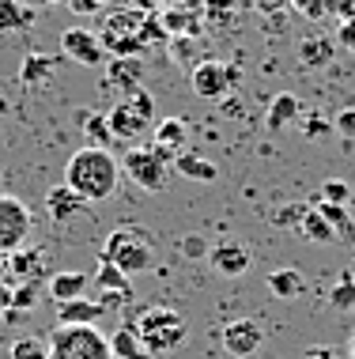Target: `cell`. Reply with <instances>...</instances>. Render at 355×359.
<instances>
[{
    "mask_svg": "<svg viewBox=\"0 0 355 359\" xmlns=\"http://www.w3.org/2000/svg\"><path fill=\"white\" fill-rule=\"evenodd\" d=\"M299 114H302V102L295 99V95H276L272 102H268V114H265V125H268V133H284L287 125H295L299 121Z\"/></svg>",
    "mask_w": 355,
    "mask_h": 359,
    "instance_id": "21",
    "label": "cell"
},
{
    "mask_svg": "<svg viewBox=\"0 0 355 359\" xmlns=\"http://www.w3.org/2000/svg\"><path fill=\"white\" fill-rule=\"evenodd\" d=\"M50 359H113L110 337L99 325H57L50 337Z\"/></svg>",
    "mask_w": 355,
    "mask_h": 359,
    "instance_id": "4",
    "label": "cell"
},
{
    "mask_svg": "<svg viewBox=\"0 0 355 359\" xmlns=\"http://www.w3.org/2000/svg\"><path fill=\"white\" fill-rule=\"evenodd\" d=\"M83 133H88V148H106V144L113 140L110 125H106V114H88V118H83Z\"/></svg>",
    "mask_w": 355,
    "mask_h": 359,
    "instance_id": "30",
    "label": "cell"
},
{
    "mask_svg": "<svg viewBox=\"0 0 355 359\" xmlns=\"http://www.w3.org/2000/svg\"><path fill=\"white\" fill-rule=\"evenodd\" d=\"M46 212H50V219L57 223V227H72V223H80L83 216H88V201L76 197V193L64 186H53L50 193H46Z\"/></svg>",
    "mask_w": 355,
    "mask_h": 359,
    "instance_id": "11",
    "label": "cell"
},
{
    "mask_svg": "<svg viewBox=\"0 0 355 359\" xmlns=\"http://www.w3.org/2000/svg\"><path fill=\"white\" fill-rule=\"evenodd\" d=\"M321 205H340V208H348V201H351V186L348 182H340V178H325L321 182Z\"/></svg>",
    "mask_w": 355,
    "mask_h": 359,
    "instance_id": "31",
    "label": "cell"
},
{
    "mask_svg": "<svg viewBox=\"0 0 355 359\" xmlns=\"http://www.w3.org/2000/svg\"><path fill=\"white\" fill-rule=\"evenodd\" d=\"M132 333L140 337L144 352H148L151 359H162L170 352H178L181 344H186L189 337V322L186 314L174 306H144L137 314V322H129Z\"/></svg>",
    "mask_w": 355,
    "mask_h": 359,
    "instance_id": "2",
    "label": "cell"
},
{
    "mask_svg": "<svg viewBox=\"0 0 355 359\" xmlns=\"http://www.w3.org/2000/svg\"><path fill=\"white\" fill-rule=\"evenodd\" d=\"M99 318H106L99 299H72L57 306V325H99Z\"/></svg>",
    "mask_w": 355,
    "mask_h": 359,
    "instance_id": "20",
    "label": "cell"
},
{
    "mask_svg": "<svg viewBox=\"0 0 355 359\" xmlns=\"http://www.w3.org/2000/svg\"><path fill=\"white\" fill-rule=\"evenodd\" d=\"M31 227H34L31 205L12 197V193H0V254L8 257L15 250H23L27 238H31Z\"/></svg>",
    "mask_w": 355,
    "mask_h": 359,
    "instance_id": "8",
    "label": "cell"
},
{
    "mask_svg": "<svg viewBox=\"0 0 355 359\" xmlns=\"http://www.w3.org/2000/svg\"><path fill=\"white\" fill-rule=\"evenodd\" d=\"M333 129H337L340 137L355 140V106H348V110H340L337 118H333Z\"/></svg>",
    "mask_w": 355,
    "mask_h": 359,
    "instance_id": "35",
    "label": "cell"
},
{
    "mask_svg": "<svg viewBox=\"0 0 355 359\" xmlns=\"http://www.w3.org/2000/svg\"><path fill=\"white\" fill-rule=\"evenodd\" d=\"M102 265H113L121 276H140L155 265V238L144 227H118L102 242Z\"/></svg>",
    "mask_w": 355,
    "mask_h": 359,
    "instance_id": "3",
    "label": "cell"
},
{
    "mask_svg": "<svg viewBox=\"0 0 355 359\" xmlns=\"http://www.w3.org/2000/svg\"><path fill=\"white\" fill-rule=\"evenodd\" d=\"M181 178H189V182H216L219 178V167L212 159H204V155H197V151H181V155H174V163H170Z\"/></svg>",
    "mask_w": 355,
    "mask_h": 359,
    "instance_id": "22",
    "label": "cell"
},
{
    "mask_svg": "<svg viewBox=\"0 0 355 359\" xmlns=\"http://www.w3.org/2000/svg\"><path fill=\"white\" fill-rule=\"evenodd\" d=\"M38 4H57V0H38Z\"/></svg>",
    "mask_w": 355,
    "mask_h": 359,
    "instance_id": "45",
    "label": "cell"
},
{
    "mask_svg": "<svg viewBox=\"0 0 355 359\" xmlns=\"http://www.w3.org/2000/svg\"><path fill=\"white\" fill-rule=\"evenodd\" d=\"M8 359H50V344L42 337H19L8 348Z\"/></svg>",
    "mask_w": 355,
    "mask_h": 359,
    "instance_id": "29",
    "label": "cell"
},
{
    "mask_svg": "<svg viewBox=\"0 0 355 359\" xmlns=\"http://www.w3.org/2000/svg\"><path fill=\"white\" fill-rule=\"evenodd\" d=\"M144 12H137V8H113V12L106 15V27H102L99 42L102 50L113 53V57H140L144 53Z\"/></svg>",
    "mask_w": 355,
    "mask_h": 359,
    "instance_id": "6",
    "label": "cell"
},
{
    "mask_svg": "<svg viewBox=\"0 0 355 359\" xmlns=\"http://www.w3.org/2000/svg\"><path fill=\"white\" fill-rule=\"evenodd\" d=\"M287 4H295V8H299V12H302V8L310 4V0H287Z\"/></svg>",
    "mask_w": 355,
    "mask_h": 359,
    "instance_id": "43",
    "label": "cell"
},
{
    "mask_svg": "<svg viewBox=\"0 0 355 359\" xmlns=\"http://www.w3.org/2000/svg\"><path fill=\"white\" fill-rule=\"evenodd\" d=\"M110 348H113V359H151L148 352H144L140 337L132 333V325H121L118 333L110 337Z\"/></svg>",
    "mask_w": 355,
    "mask_h": 359,
    "instance_id": "26",
    "label": "cell"
},
{
    "mask_svg": "<svg viewBox=\"0 0 355 359\" xmlns=\"http://www.w3.org/2000/svg\"><path fill=\"white\" fill-rule=\"evenodd\" d=\"M88 287H91V276L88 273H53L46 280V291L57 306L61 303H72V299H88Z\"/></svg>",
    "mask_w": 355,
    "mask_h": 359,
    "instance_id": "17",
    "label": "cell"
},
{
    "mask_svg": "<svg viewBox=\"0 0 355 359\" xmlns=\"http://www.w3.org/2000/svg\"><path fill=\"white\" fill-rule=\"evenodd\" d=\"M348 359H355V337H351V348H348Z\"/></svg>",
    "mask_w": 355,
    "mask_h": 359,
    "instance_id": "44",
    "label": "cell"
},
{
    "mask_svg": "<svg viewBox=\"0 0 355 359\" xmlns=\"http://www.w3.org/2000/svg\"><path fill=\"white\" fill-rule=\"evenodd\" d=\"M151 121H155V99H151L144 87H137L132 95H125V99L113 102V110L106 114V125H110V137L113 140H137L144 133L151 129Z\"/></svg>",
    "mask_w": 355,
    "mask_h": 359,
    "instance_id": "5",
    "label": "cell"
},
{
    "mask_svg": "<svg viewBox=\"0 0 355 359\" xmlns=\"http://www.w3.org/2000/svg\"><path fill=\"white\" fill-rule=\"evenodd\" d=\"M186 144H189V125L181 118H162L155 125V133H151V148L170 163H174V155L186 151Z\"/></svg>",
    "mask_w": 355,
    "mask_h": 359,
    "instance_id": "15",
    "label": "cell"
},
{
    "mask_svg": "<svg viewBox=\"0 0 355 359\" xmlns=\"http://www.w3.org/2000/svg\"><path fill=\"white\" fill-rule=\"evenodd\" d=\"M208 250H212V246H208L200 235H186V238H181V254L193 257V261H197V257H208Z\"/></svg>",
    "mask_w": 355,
    "mask_h": 359,
    "instance_id": "36",
    "label": "cell"
},
{
    "mask_svg": "<svg viewBox=\"0 0 355 359\" xmlns=\"http://www.w3.org/2000/svg\"><path fill=\"white\" fill-rule=\"evenodd\" d=\"M268 291H272L276 299H295V295H302V287H306V280L299 269H276V273H268Z\"/></svg>",
    "mask_w": 355,
    "mask_h": 359,
    "instance_id": "25",
    "label": "cell"
},
{
    "mask_svg": "<svg viewBox=\"0 0 355 359\" xmlns=\"http://www.w3.org/2000/svg\"><path fill=\"white\" fill-rule=\"evenodd\" d=\"M306 208H310V205H302V201H299V205H284V208L272 216V223H276L280 231H295V227H299V219L306 216Z\"/></svg>",
    "mask_w": 355,
    "mask_h": 359,
    "instance_id": "33",
    "label": "cell"
},
{
    "mask_svg": "<svg viewBox=\"0 0 355 359\" xmlns=\"http://www.w3.org/2000/svg\"><path fill=\"white\" fill-rule=\"evenodd\" d=\"M91 284L99 287V291H110V295H129V299H132L129 276H121V273H118V269H113V265H102V261H99V269H95Z\"/></svg>",
    "mask_w": 355,
    "mask_h": 359,
    "instance_id": "28",
    "label": "cell"
},
{
    "mask_svg": "<svg viewBox=\"0 0 355 359\" xmlns=\"http://www.w3.org/2000/svg\"><path fill=\"white\" fill-rule=\"evenodd\" d=\"M333 42H340L348 53H355V19H344L337 27V38H333Z\"/></svg>",
    "mask_w": 355,
    "mask_h": 359,
    "instance_id": "39",
    "label": "cell"
},
{
    "mask_svg": "<svg viewBox=\"0 0 355 359\" xmlns=\"http://www.w3.org/2000/svg\"><path fill=\"white\" fill-rule=\"evenodd\" d=\"M261 344H265V333H261V325L249 322V318H238V322H227L223 325V348L231 355L246 359V355H253Z\"/></svg>",
    "mask_w": 355,
    "mask_h": 359,
    "instance_id": "12",
    "label": "cell"
},
{
    "mask_svg": "<svg viewBox=\"0 0 355 359\" xmlns=\"http://www.w3.org/2000/svg\"><path fill=\"white\" fill-rule=\"evenodd\" d=\"M253 4H257V8H261V12H272V8H280V4H284V0H253Z\"/></svg>",
    "mask_w": 355,
    "mask_h": 359,
    "instance_id": "42",
    "label": "cell"
},
{
    "mask_svg": "<svg viewBox=\"0 0 355 359\" xmlns=\"http://www.w3.org/2000/svg\"><path fill=\"white\" fill-rule=\"evenodd\" d=\"M295 235L306 238V242H337V238H333V227H329V223H325V219L318 216V208H314V205L306 208V216L299 219Z\"/></svg>",
    "mask_w": 355,
    "mask_h": 359,
    "instance_id": "27",
    "label": "cell"
},
{
    "mask_svg": "<svg viewBox=\"0 0 355 359\" xmlns=\"http://www.w3.org/2000/svg\"><path fill=\"white\" fill-rule=\"evenodd\" d=\"M8 276L15 280V284H42V280H50V269H46V254L42 250H15V254H8Z\"/></svg>",
    "mask_w": 355,
    "mask_h": 359,
    "instance_id": "13",
    "label": "cell"
},
{
    "mask_svg": "<svg viewBox=\"0 0 355 359\" xmlns=\"http://www.w3.org/2000/svg\"><path fill=\"white\" fill-rule=\"evenodd\" d=\"M38 303V284H15L12 287V314H23Z\"/></svg>",
    "mask_w": 355,
    "mask_h": 359,
    "instance_id": "34",
    "label": "cell"
},
{
    "mask_svg": "<svg viewBox=\"0 0 355 359\" xmlns=\"http://www.w3.org/2000/svg\"><path fill=\"white\" fill-rule=\"evenodd\" d=\"M140 72H144L140 57H113V61L106 65V80H102V87H118L121 99H125V95H132L140 87Z\"/></svg>",
    "mask_w": 355,
    "mask_h": 359,
    "instance_id": "16",
    "label": "cell"
},
{
    "mask_svg": "<svg viewBox=\"0 0 355 359\" xmlns=\"http://www.w3.org/2000/svg\"><path fill=\"white\" fill-rule=\"evenodd\" d=\"M329 303H333V306H340V310H351V306H355V280H351V273H348V276H340L337 284H333Z\"/></svg>",
    "mask_w": 355,
    "mask_h": 359,
    "instance_id": "32",
    "label": "cell"
},
{
    "mask_svg": "<svg viewBox=\"0 0 355 359\" xmlns=\"http://www.w3.org/2000/svg\"><path fill=\"white\" fill-rule=\"evenodd\" d=\"M325 12H333L344 23V19H355V0H325Z\"/></svg>",
    "mask_w": 355,
    "mask_h": 359,
    "instance_id": "40",
    "label": "cell"
},
{
    "mask_svg": "<svg viewBox=\"0 0 355 359\" xmlns=\"http://www.w3.org/2000/svg\"><path fill=\"white\" fill-rule=\"evenodd\" d=\"M329 129H333V121H325L321 114H310V118L302 121V133H306V137H310V140L325 137V133H329Z\"/></svg>",
    "mask_w": 355,
    "mask_h": 359,
    "instance_id": "37",
    "label": "cell"
},
{
    "mask_svg": "<svg viewBox=\"0 0 355 359\" xmlns=\"http://www.w3.org/2000/svg\"><path fill=\"white\" fill-rule=\"evenodd\" d=\"M57 76V57L53 53H42V50H31L19 65V83L23 87H46Z\"/></svg>",
    "mask_w": 355,
    "mask_h": 359,
    "instance_id": "18",
    "label": "cell"
},
{
    "mask_svg": "<svg viewBox=\"0 0 355 359\" xmlns=\"http://www.w3.org/2000/svg\"><path fill=\"white\" fill-rule=\"evenodd\" d=\"M314 208H318V216L333 227V238L355 246V219L348 216V208H340V205H321V201H318Z\"/></svg>",
    "mask_w": 355,
    "mask_h": 359,
    "instance_id": "24",
    "label": "cell"
},
{
    "mask_svg": "<svg viewBox=\"0 0 355 359\" xmlns=\"http://www.w3.org/2000/svg\"><path fill=\"white\" fill-rule=\"evenodd\" d=\"M299 61L306 69H329L333 61H337V42L325 34H306L299 42Z\"/></svg>",
    "mask_w": 355,
    "mask_h": 359,
    "instance_id": "19",
    "label": "cell"
},
{
    "mask_svg": "<svg viewBox=\"0 0 355 359\" xmlns=\"http://www.w3.org/2000/svg\"><path fill=\"white\" fill-rule=\"evenodd\" d=\"M208 265H212L219 276H242L246 269L253 265V254H249L242 242H219V246L208 250Z\"/></svg>",
    "mask_w": 355,
    "mask_h": 359,
    "instance_id": "14",
    "label": "cell"
},
{
    "mask_svg": "<svg viewBox=\"0 0 355 359\" xmlns=\"http://www.w3.org/2000/svg\"><path fill=\"white\" fill-rule=\"evenodd\" d=\"M302 359H340V355L333 352V348H310V352H306Z\"/></svg>",
    "mask_w": 355,
    "mask_h": 359,
    "instance_id": "41",
    "label": "cell"
},
{
    "mask_svg": "<svg viewBox=\"0 0 355 359\" xmlns=\"http://www.w3.org/2000/svg\"><path fill=\"white\" fill-rule=\"evenodd\" d=\"M242 80V72L227 61H200L193 72H189V83H193V95H200L204 102H223L227 95L235 91V83Z\"/></svg>",
    "mask_w": 355,
    "mask_h": 359,
    "instance_id": "9",
    "label": "cell"
},
{
    "mask_svg": "<svg viewBox=\"0 0 355 359\" xmlns=\"http://www.w3.org/2000/svg\"><path fill=\"white\" fill-rule=\"evenodd\" d=\"M167 174H170V159H162L151 144H144V148H129L121 155V178H129L132 186L144 189V193H162Z\"/></svg>",
    "mask_w": 355,
    "mask_h": 359,
    "instance_id": "7",
    "label": "cell"
},
{
    "mask_svg": "<svg viewBox=\"0 0 355 359\" xmlns=\"http://www.w3.org/2000/svg\"><path fill=\"white\" fill-rule=\"evenodd\" d=\"M110 4H113V0H69V8H72V12H80V15H99V12H106Z\"/></svg>",
    "mask_w": 355,
    "mask_h": 359,
    "instance_id": "38",
    "label": "cell"
},
{
    "mask_svg": "<svg viewBox=\"0 0 355 359\" xmlns=\"http://www.w3.org/2000/svg\"><path fill=\"white\" fill-rule=\"evenodd\" d=\"M64 186H69L76 197H83L88 205L110 201L121 186V163L113 159L106 148H88V144H83V148L64 163Z\"/></svg>",
    "mask_w": 355,
    "mask_h": 359,
    "instance_id": "1",
    "label": "cell"
},
{
    "mask_svg": "<svg viewBox=\"0 0 355 359\" xmlns=\"http://www.w3.org/2000/svg\"><path fill=\"white\" fill-rule=\"evenodd\" d=\"M61 53L69 57V61L83 65V69H99L102 57H106V50H102L99 34L83 31V27H69V31L61 34Z\"/></svg>",
    "mask_w": 355,
    "mask_h": 359,
    "instance_id": "10",
    "label": "cell"
},
{
    "mask_svg": "<svg viewBox=\"0 0 355 359\" xmlns=\"http://www.w3.org/2000/svg\"><path fill=\"white\" fill-rule=\"evenodd\" d=\"M38 19V12L31 4H19V0H0V34H15L27 31Z\"/></svg>",
    "mask_w": 355,
    "mask_h": 359,
    "instance_id": "23",
    "label": "cell"
}]
</instances>
